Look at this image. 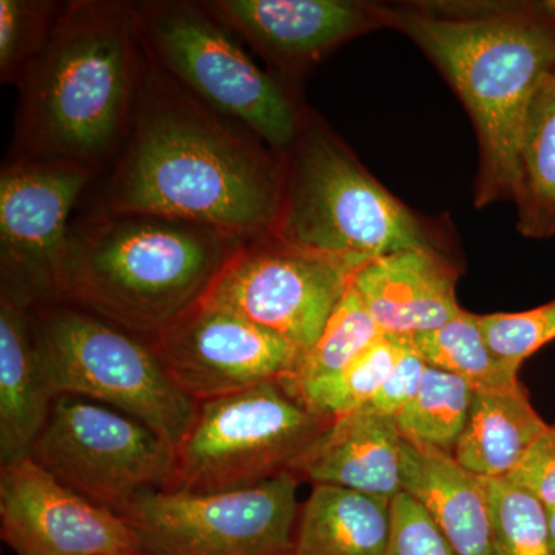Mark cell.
<instances>
[{
	"label": "cell",
	"instance_id": "1",
	"mask_svg": "<svg viewBox=\"0 0 555 555\" xmlns=\"http://www.w3.org/2000/svg\"><path fill=\"white\" fill-rule=\"evenodd\" d=\"M283 181L281 153L201 101L144 49L129 133L76 211L156 215L254 240L272 232Z\"/></svg>",
	"mask_w": 555,
	"mask_h": 555
},
{
	"label": "cell",
	"instance_id": "2",
	"mask_svg": "<svg viewBox=\"0 0 555 555\" xmlns=\"http://www.w3.org/2000/svg\"><path fill=\"white\" fill-rule=\"evenodd\" d=\"M379 27L408 36L459 94L476 129L478 208L513 199L529 102L555 68L545 2L374 3Z\"/></svg>",
	"mask_w": 555,
	"mask_h": 555
},
{
	"label": "cell",
	"instance_id": "3",
	"mask_svg": "<svg viewBox=\"0 0 555 555\" xmlns=\"http://www.w3.org/2000/svg\"><path fill=\"white\" fill-rule=\"evenodd\" d=\"M142 49L133 2L68 0L25 69L7 159L64 160L104 173L137 104Z\"/></svg>",
	"mask_w": 555,
	"mask_h": 555
},
{
	"label": "cell",
	"instance_id": "4",
	"mask_svg": "<svg viewBox=\"0 0 555 555\" xmlns=\"http://www.w3.org/2000/svg\"><path fill=\"white\" fill-rule=\"evenodd\" d=\"M247 241L156 215L76 211L57 301L152 343L198 308Z\"/></svg>",
	"mask_w": 555,
	"mask_h": 555
},
{
	"label": "cell",
	"instance_id": "5",
	"mask_svg": "<svg viewBox=\"0 0 555 555\" xmlns=\"http://www.w3.org/2000/svg\"><path fill=\"white\" fill-rule=\"evenodd\" d=\"M281 155L275 238L358 266L408 248L449 251L443 228L383 188L312 108H302L297 137Z\"/></svg>",
	"mask_w": 555,
	"mask_h": 555
},
{
	"label": "cell",
	"instance_id": "6",
	"mask_svg": "<svg viewBox=\"0 0 555 555\" xmlns=\"http://www.w3.org/2000/svg\"><path fill=\"white\" fill-rule=\"evenodd\" d=\"M31 327L54 397L116 409L175 449L192 429L198 403L179 389L147 339L62 301L33 308Z\"/></svg>",
	"mask_w": 555,
	"mask_h": 555
},
{
	"label": "cell",
	"instance_id": "7",
	"mask_svg": "<svg viewBox=\"0 0 555 555\" xmlns=\"http://www.w3.org/2000/svg\"><path fill=\"white\" fill-rule=\"evenodd\" d=\"M133 5L142 47L153 61L270 149L283 153L291 147L305 108L297 91L258 67L206 2L142 0Z\"/></svg>",
	"mask_w": 555,
	"mask_h": 555
},
{
	"label": "cell",
	"instance_id": "8",
	"mask_svg": "<svg viewBox=\"0 0 555 555\" xmlns=\"http://www.w3.org/2000/svg\"><path fill=\"white\" fill-rule=\"evenodd\" d=\"M332 422L310 411L281 382L203 401L177 448L169 491H241L294 473Z\"/></svg>",
	"mask_w": 555,
	"mask_h": 555
},
{
	"label": "cell",
	"instance_id": "9",
	"mask_svg": "<svg viewBox=\"0 0 555 555\" xmlns=\"http://www.w3.org/2000/svg\"><path fill=\"white\" fill-rule=\"evenodd\" d=\"M301 481L287 473L241 491L153 489L119 516L144 555H294Z\"/></svg>",
	"mask_w": 555,
	"mask_h": 555
},
{
	"label": "cell",
	"instance_id": "10",
	"mask_svg": "<svg viewBox=\"0 0 555 555\" xmlns=\"http://www.w3.org/2000/svg\"><path fill=\"white\" fill-rule=\"evenodd\" d=\"M30 459L94 505L119 514L142 492L169 489L177 449L138 420L91 401L60 396Z\"/></svg>",
	"mask_w": 555,
	"mask_h": 555
},
{
	"label": "cell",
	"instance_id": "11",
	"mask_svg": "<svg viewBox=\"0 0 555 555\" xmlns=\"http://www.w3.org/2000/svg\"><path fill=\"white\" fill-rule=\"evenodd\" d=\"M361 268L268 233L244 244L201 305L246 318L305 353Z\"/></svg>",
	"mask_w": 555,
	"mask_h": 555
},
{
	"label": "cell",
	"instance_id": "12",
	"mask_svg": "<svg viewBox=\"0 0 555 555\" xmlns=\"http://www.w3.org/2000/svg\"><path fill=\"white\" fill-rule=\"evenodd\" d=\"M96 173L64 160L7 159L0 169V298L56 302L62 257Z\"/></svg>",
	"mask_w": 555,
	"mask_h": 555
},
{
	"label": "cell",
	"instance_id": "13",
	"mask_svg": "<svg viewBox=\"0 0 555 555\" xmlns=\"http://www.w3.org/2000/svg\"><path fill=\"white\" fill-rule=\"evenodd\" d=\"M179 389L196 403L294 374L301 350L246 318L199 305L152 341Z\"/></svg>",
	"mask_w": 555,
	"mask_h": 555
},
{
	"label": "cell",
	"instance_id": "14",
	"mask_svg": "<svg viewBox=\"0 0 555 555\" xmlns=\"http://www.w3.org/2000/svg\"><path fill=\"white\" fill-rule=\"evenodd\" d=\"M0 529L16 555H144L126 518L72 491L30 456L0 465Z\"/></svg>",
	"mask_w": 555,
	"mask_h": 555
},
{
	"label": "cell",
	"instance_id": "15",
	"mask_svg": "<svg viewBox=\"0 0 555 555\" xmlns=\"http://www.w3.org/2000/svg\"><path fill=\"white\" fill-rule=\"evenodd\" d=\"M206 5L292 89L347 40L379 27L374 3L357 0H207Z\"/></svg>",
	"mask_w": 555,
	"mask_h": 555
},
{
	"label": "cell",
	"instance_id": "16",
	"mask_svg": "<svg viewBox=\"0 0 555 555\" xmlns=\"http://www.w3.org/2000/svg\"><path fill=\"white\" fill-rule=\"evenodd\" d=\"M460 273L451 251L408 248L369 261L353 287L385 334L409 337L462 313L455 292Z\"/></svg>",
	"mask_w": 555,
	"mask_h": 555
},
{
	"label": "cell",
	"instance_id": "17",
	"mask_svg": "<svg viewBox=\"0 0 555 555\" xmlns=\"http://www.w3.org/2000/svg\"><path fill=\"white\" fill-rule=\"evenodd\" d=\"M401 441L396 416L363 406L335 418L294 473L312 485L393 500L401 492Z\"/></svg>",
	"mask_w": 555,
	"mask_h": 555
},
{
	"label": "cell",
	"instance_id": "18",
	"mask_svg": "<svg viewBox=\"0 0 555 555\" xmlns=\"http://www.w3.org/2000/svg\"><path fill=\"white\" fill-rule=\"evenodd\" d=\"M401 492L416 500L459 555H494L481 478L438 449L401 441Z\"/></svg>",
	"mask_w": 555,
	"mask_h": 555
},
{
	"label": "cell",
	"instance_id": "19",
	"mask_svg": "<svg viewBox=\"0 0 555 555\" xmlns=\"http://www.w3.org/2000/svg\"><path fill=\"white\" fill-rule=\"evenodd\" d=\"M54 398L36 352L31 309L0 298V465L30 455Z\"/></svg>",
	"mask_w": 555,
	"mask_h": 555
},
{
	"label": "cell",
	"instance_id": "20",
	"mask_svg": "<svg viewBox=\"0 0 555 555\" xmlns=\"http://www.w3.org/2000/svg\"><path fill=\"white\" fill-rule=\"evenodd\" d=\"M392 500L313 485L299 509L294 555H387Z\"/></svg>",
	"mask_w": 555,
	"mask_h": 555
},
{
	"label": "cell",
	"instance_id": "21",
	"mask_svg": "<svg viewBox=\"0 0 555 555\" xmlns=\"http://www.w3.org/2000/svg\"><path fill=\"white\" fill-rule=\"evenodd\" d=\"M546 427L521 383L509 389L474 392L455 460L474 476L507 477Z\"/></svg>",
	"mask_w": 555,
	"mask_h": 555
},
{
	"label": "cell",
	"instance_id": "22",
	"mask_svg": "<svg viewBox=\"0 0 555 555\" xmlns=\"http://www.w3.org/2000/svg\"><path fill=\"white\" fill-rule=\"evenodd\" d=\"M513 199L521 235L555 236V68L540 82L526 112Z\"/></svg>",
	"mask_w": 555,
	"mask_h": 555
},
{
	"label": "cell",
	"instance_id": "23",
	"mask_svg": "<svg viewBox=\"0 0 555 555\" xmlns=\"http://www.w3.org/2000/svg\"><path fill=\"white\" fill-rule=\"evenodd\" d=\"M406 339L427 366L465 379L474 392L509 389L520 383L517 369L507 366L491 352L477 315L465 309L443 326L409 335Z\"/></svg>",
	"mask_w": 555,
	"mask_h": 555
},
{
	"label": "cell",
	"instance_id": "24",
	"mask_svg": "<svg viewBox=\"0 0 555 555\" xmlns=\"http://www.w3.org/2000/svg\"><path fill=\"white\" fill-rule=\"evenodd\" d=\"M473 398L465 379L427 366L418 392L397 415L398 433L409 443L454 455Z\"/></svg>",
	"mask_w": 555,
	"mask_h": 555
},
{
	"label": "cell",
	"instance_id": "25",
	"mask_svg": "<svg viewBox=\"0 0 555 555\" xmlns=\"http://www.w3.org/2000/svg\"><path fill=\"white\" fill-rule=\"evenodd\" d=\"M385 335L352 284L328 317L320 337L299 358L294 374L280 379L281 385L287 390H295L334 377Z\"/></svg>",
	"mask_w": 555,
	"mask_h": 555
},
{
	"label": "cell",
	"instance_id": "26",
	"mask_svg": "<svg viewBox=\"0 0 555 555\" xmlns=\"http://www.w3.org/2000/svg\"><path fill=\"white\" fill-rule=\"evenodd\" d=\"M404 346L403 335L386 334L345 371L288 392L324 418L335 420L350 414L366 406L375 397L396 366Z\"/></svg>",
	"mask_w": 555,
	"mask_h": 555
},
{
	"label": "cell",
	"instance_id": "27",
	"mask_svg": "<svg viewBox=\"0 0 555 555\" xmlns=\"http://www.w3.org/2000/svg\"><path fill=\"white\" fill-rule=\"evenodd\" d=\"M491 514L494 555H554L546 506L502 478H481Z\"/></svg>",
	"mask_w": 555,
	"mask_h": 555
},
{
	"label": "cell",
	"instance_id": "28",
	"mask_svg": "<svg viewBox=\"0 0 555 555\" xmlns=\"http://www.w3.org/2000/svg\"><path fill=\"white\" fill-rule=\"evenodd\" d=\"M54 0H0V83L17 86L39 56L60 13Z\"/></svg>",
	"mask_w": 555,
	"mask_h": 555
},
{
	"label": "cell",
	"instance_id": "29",
	"mask_svg": "<svg viewBox=\"0 0 555 555\" xmlns=\"http://www.w3.org/2000/svg\"><path fill=\"white\" fill-rule=\"evenodd\" d=\"M477 318L491 352L517 371L537 350L555 339V299L525 312L488 313Z\"/></svg>",
	"mask_w": 555,
	"mask_h": 555
},
{
	"label": "cell",
	"instance_id": "30",
	"mask_svg": "<svg viewBox=\"0 0 555 555\" xmlns=\"http://www.w3.org/2000/svg\"><path fill=\"white\" fill-rule=\"evenodd\" d=\"M387 555H459L425 507L406 492L392 500V534Z\"/></svg>",
	"mask_w": 555,
	"mask_h": 555
},
{
	"label": "cell",
	"instance_id": "31",
	"mask_svg": "<svg viewBox=\"0 0 555 555\" xmlns=\"http://www.w3.org/2000/svg\"><path fill=\"white\" fill-rule=\"evenodd\" d=\"M506 478L531 492L546 509H555V425H547Z\"/></svg>",
	"mask_w": 555,
	"mask_h": 555
},
{
	"label": "cell",
	"instance_id": "32",
	"mask_svg": "<svg viewBox=\"0 0 555 555\" xmlns=\"http://www.w3.org/2000/svg\"><path fill=\"white\" fill-rule=\"evenodd\" d=\"M404 341H406V346H404V350L398 358L389 377L386 378L378 392L366 404L367 408L374 409V411L396 416V418L401 409L406 406L409 401L418 392L427 367L425 361L416 356L411 346L408 345L406 337H404Z\"/></svg>",
	"mask_w": 555,
	"mask_h": 555
},
{
	"label": "cell",
	"instance_id": "33",
	"mask_svg": "<svg viewBox=\"0 0 555 555\" xmlns=\"http://www.w3.org/2000/svg\"><path fill=\"white\" fill-rule=\"evenodd\" d=\"M547 518H550L551 545L555 555V509H547Z\"/></svg>",
	"mask_w": 555,
	"mask_h": 555
}]
</instances>
